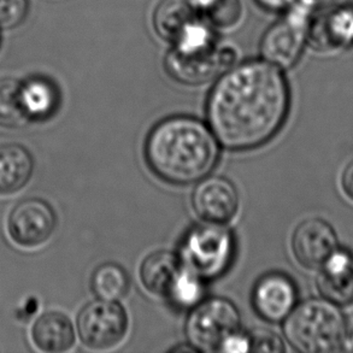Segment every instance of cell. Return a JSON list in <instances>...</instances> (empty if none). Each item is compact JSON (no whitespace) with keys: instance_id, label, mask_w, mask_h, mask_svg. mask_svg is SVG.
<instances>
[{"instance_id":"cell-11","label":"cell","mask_w":353,"mask_h":353,"mask_svg":"<svg viewBox=\"0 0 353 353\" xmlns=\"http://www.w3.org/2000/svg\"><path fill=\"white\" fill-rule=\"evenodd\" d=\"M192 205L201 220L225 225L238 214L239 193L234 183L223 176H208L196 182Z\"/></svg>"},{"instance_id":"cell-20","label":"cell","mask_w":353,"mask_h":353,"mask_svg":"<svg viewBox=\"0 0 353 353\" xmlns=\"http://www.w3.org/2000/svg\"><path fill=\"white\" fill-rule=\"evenodd\" d=\"M196 14L187 0H162L154 10L153 27L161 38L172 43Z\"/></svg>"},{"instance_id":"cell-5","label":"cell","mask_w":353,"mask_h":353,"mask_svg":"<svg viewBox=\"0 0 353 353\" xmlns=\"http://www.w3.org/2000/svg\"><path fill=\"white\" fill-rule=\"evenodd\" d=\"M315 6L307 0H296L281 19L263 34L261 57L281 70L294 67L307 43V33Z\"/></svg>"},{"instance_id":"cell-28","label":"cell","mask_w":353,"mask_h":353,"mask_svg":"<svg viewBox=\"0 0 353 353\" xmlns=\"http://www.w3.org/2000/svg\"><path fill=\"white\" fill-rule=\"evenodd\" d=\"M258 6L270 12H285L296 0H254Z\"/></svg>"},{"instance_id":"cell-15","label":"cell","mask_w":353,"mask_h":353,"mask_svg":"<svg viewBox=\"0 0 353 353\" xmlns=\"http://www.w3.org/2000/svg\"><path fill=\"white\" fill-rule=\"evenodd\" d=\"M34 161L19 143L0 145V196L21 191L33 175Z\"/></svg>"},{"instance_id":"cell-29","label":"cell","mask_w":353,"mask_h":353,"mask_svg":"<svg viewBox=\"0 0 353 353\" xmlns=\"http://www.w3.org/2000/svg\"><path fill=\"white\" fill-rule=\"evenodd\" d=\"M341 190L349 201L353 203V161L345 167L341 174Z\"/></svg>"},{"instance_id":"cell-31","label":"cell","mask_w":353,"mask_h":353,"mask_svg":"<svg viewBox=\"0 0 353 353\" xmlns=\"http://www.w3.org/2000/svg\"><path fill=\"white\" fill-rule=\"evenodd\" d=\"M346 347L349 351H352L353 352V327L351 328V330L349 332V334H347V341H346Z\"/></svg>"},{"instance_id":"cell-13","label":"cell","mask_w":353,"mask_h":353,"mask_svg":"<svg viewBox=\"0 0 353 353\" xmlns=\"http://www.w3.org/2000/svg\"><path fill=\"white\" fill-rule=\"evenodd\" d=\"M353 43V6L327 10L311 19L307 43L320 52H330Z\"/></svg>"},{"instance_id":"cell-8","label":"cell","mask_w":353,"mask_h":353,"mask_svg":"<svg viewBox=\"0 0 353 353\" xmlns=\"http://www.w3.org/2000/svg\"><path fill=\"white\" fill-rule=\"evenodd\" d=\"M236 52L230 46L217 45L205 52L181 54L170 50L164 59L168 75L187 86H201L215 81L233 67Z\"/></svg>"},{"instance_id":"cell-10","label":"cell","mask_w":353,"mask_h":353,"mask_svg":"<svg viewBox=\"0 0 353 353\" xmlns=\"http://www.w3.org/2000/svg\"><path fill=\"white\" fill-rule=\"evenodd\" d=\"M338 248L334 227L320 217L303 221L292 235V252L296 262L310 270L323 267Z\"/></svg>"},{"instance_id":"cell-12","label":"cell","mask_w":353,"mask_h":353,"mask_svg":"<svg viewBox=\"0 0 353 353\" xmlns=\"http://www.w3.org/2000/svg\"><path fill=\"white\" fill-rule=\"evenodd\" d=\"M296 283L283 272H268L253 287V309L263 320L272 323L286 320L296 307Z\"/></svg>"},{"instance_id":"cell-30","label":"cell","mask_w":353,"mask_h":353,"mask_svg":"<svg viewBox=\"0 0 353 353\" xmlns=\"http://www.w3.org/2000/svg\"><path fill=\"white\" fill-rule=\"evenodd\" d=\"M187 1L190 3L192 9L194 10L196 14H203V16L209 14L211 10L220 3V0H187Z\"/></svg>"},{"instance_id":"cell-22","label":"cell","mask_w":353,"mask_h":353,"mask_svg":"<svg viewBox=\"0 0 353 353\" xmlns=\"http://www.w3.org/2000/svg\"><path fill=\"white\" fill-rule=\"evenodd\" d=\"M205 294L204 280L182 265L165 298L177 309L187 310L198 305Z\"/></svg>"},{"instance_id":"cell-19","label":"cell","mask_w":353,"mask_h":353,"mask_svg":"<svg viewBox=\"0 0 353 353\" xmlns=\"http://www.w3.org/2000/svg\"><path fill=\"white\" fill-rule=\"evenodd\" d=\"M216 27L203 14L192 17L172 41V50L181 54L205 52L219 45Z\"/></svg>"},{"instance_id":"cell-7","label":"cell","mask_w":353,"mask_h":353,"mask_svg":"<svg viewBox=\"0 0 353 353\" xmlns=\"http://www.w3.org/2000/svg\"><path fill=\"white\" fill-rule=\"evenodd\" d=\"M77 330L87 347L109 350L119 345L127 334L128 317L117 301L97 299L80 311Z\"/></svg>"},{"instance_id":"cell-16","label":"cell","mask_w":353,"mask_h":353,"mask_svg":"<svg viewBox=\"0 0 353 353\" xmlns=\"http://www.w3.org/2000/svg\"><path fill=\"white\" fill-rule=\"evenodd\" d=\"M32 338L37 347L43 352L61 353L72 349L75 343V330L67 315L52 311L35 321Z\"/></svg>"},{"instance_id":"cell-18","label":"cell","mask_w":353,"mask_h":353,"mask_svg":"<svg viewBox=\"0 0 353 353\" xmlns=\"http://www.w3.org/2000/svg\"><path fill=\"white\" fill-rule=\"evenodd\" d=\"M21 98L29 122L50 119L59 106V91L52 81L45 77H30L22 82Z\"/></svg>"},{"instance_id":"cell-1","label":"cell","mask_w":353,"mask_h":353,"mask_svg":"<svg viewBox=\"0 0 353 353\" xmlns=\"http://www.w3.org/2000/svg\"><path fill=\"white\" fill-rule=\"evenodd\" d=\"M291 92L280 68L264 59L234 64L212 87L208 124L222 148L248 151L269 143L286 123Z\"/></svg>"},{"instance_id":"cell-25","label":"cell","mask_w":353,"mask_h":353,"mask_svg":"<svg viewBox=\"0 0 353 353\" xmlns=\"http://www.w3.org/2000/svg\"><path fill=\"white\" fill-rule=\"evenodd\" d=\"M28 0H0V29L16 28L28 14Z\"/></svg>"},{"instance_id":"cell-4","label":"cell","mask_w":353,"mask_h":353,"mask_svg":"<svg viewBox=\"0 0 353 353\" xmlns=\"http://www.w3.org/2000/svg\"><path fill=\"white\" fill-rule=\"evenodd\" d=\"M182 265L205 280L228 272L235 256V238L225 225L205 222L187 232L179 251Z\"/></svg>"},{"instance_id":"cell-26","label":"cell","mask_w":353,"mask_h":353,"mask_svg":"<svg viewBox=\"0 0 353 353\" xmlns=\"http://www.w3.org/2000/svg\"><path fill=\"white\" fill-rule=\"evenodd\" d=\"M250 351L253 352H283L286 347L281 336L269 330H254L248 334Z\"/></svg>"},{"instance_id":"cell-27","label":"cell","mask_w":353,"mask_h":353,"mask_svg":"<svg viewBox=\"0 0 353 353\" xmlns=\"http://www.w3.org/2000/svg\"><path fill=\"white\" fill-rule=\"evenodd\" d=\"M248 351H250V338L248 334L240 333V330L230 335L221 347V352L239 353L248 352Z\"/></svg>"},{"instance_id":"cell-6","label":"cell","mask_w":353,"mask_h":353,"mask_svg":"<svg viewBox=\"0 0 353 353\" xmlns=\"http://www.w3.org/2000/svg\"><path fill=\"white\" fill-rule=\"evenodd\" d=\"M241 316L233 301L221 296L203 301L187 317L188 344L198 352H219L230 335L240 330Z\"/></svg>"},{"instance_id":"cell-3","label":"cell","mask_w":353,"mask_h":353,"mask_svg":"<svg viewBox=\"0 0 353 353\" xmlns=\"http://www.w3.org/2000/svg\"><path fill=\"white\" fill-rule=\"evenodd\" d=\"M283 334L298 352H339L346 347L349 323L339 306L325 299H307L283 321Z\"/></svg>"},{"instance_id":"cell-14","label":"cell","mask_w":353,"mask_h":353,"mask_svg":"<svg viewBox=\"0 0 353 353\" xmlns=\"http://www.w3.org/2000/svg\"><path fill=\"white\" fill-rule=\"evenodd\" d=\"M316 286L325 301L339 307L353 305V253L338 248L321 268Z\"/></svg>"},{"instance_id":"cell-2","label":"cell","mask_w":353,"mask_h":353,"mask_svg":"<svg viewBox=\"0 0 353 353\" xmlns=\"http://www.w3.org/2000/svg\"><path fill=\"white\" fill-rule=\"evenodd\" d=\"M220 146L209 124L192 116H172L148 133L145 159L163 181L187 186L210 175L219 163Z\"/></svg>"},{"instance_id":"cell-32","label":"cell","mask_w":353,"mask_h":353,"mask_svg":"<svg viewBox=\"0 0 353 353\" xmlns=\"http://www.w3.org/2000/svg\"><path fill=\"white\" fill-rule=\"evenodd\" d=\"M307 1H310L311 4L314 5V6H323V5H328L333 1V0H307Z\"/></svg>"},{"instance_id":"cell-17","label":"cell","mask_w":353,"mask_h":353,"mask_svg":"<svg viewBox=\"0 0 353 353\" xmlns=\"http://www.w3.org/2000/svg\"><path fill=\"white\" fill-rule=\"evenodd\" d=\"M181 268L179 254L161 250L143 259L140 267V279L148 292L156 296H165Z\"/></svg>"},{"instance_id":"cell-21","label":"cell","mask_w":353,"mask_h":353,"mask_svg":"<svg viewBox=\"0 0 353 353\" xmlns=\"http://www.w3.org/2000/svg\"><path fill=\"white\" fill-rule=\"evenodd\" d=\"M130 286L128 274L116 263L97 268L91 279V288L98 299L119 301L127 296Z\"/></svg>"},{"instance_id":"cell-9","label":"cell","mask_w":353,"mask_h":353,"mask_svg":"<svg viewBox=\"0 0 353 353\" xmlns=\"http://www.w3.org/2000/svg\"><path fill=\"white\" fill-rule=\"evenodd\" d=\"M57 225L52 206L40 198H27L11 210L8 230L14 243L23 248H37L51 238Z\"/></svg>"},{"instance_id":"cell-24","label":"cell","mask_w":353,"mask_h":353,"mask_svg":"<svg viewBox=\"0 0 353 353\" xmlns=\"http://www.w3.org/2000/svg\"><path fill=\"white\" fill-rule=\"evenodd\" d=\"M243 14V6L240 0H220V3L205 14L206 19L215 26L216 28H230Z\"/></svg>"},{"instance_id":"cell-23","label":"cell","mask_w":353,"mask_h":353,"mask_svg":"<svg viewBox=\"0 0 353 353\" xmlns=\"http://www.w3.org/2000/svg\"><path fill=\"white\" fill-rule=\"evenodd\" d=\"M21 83L12 77L0 79V127L3 128H21L29 122L22 105Z\"/></svg>"}]
</instances>
